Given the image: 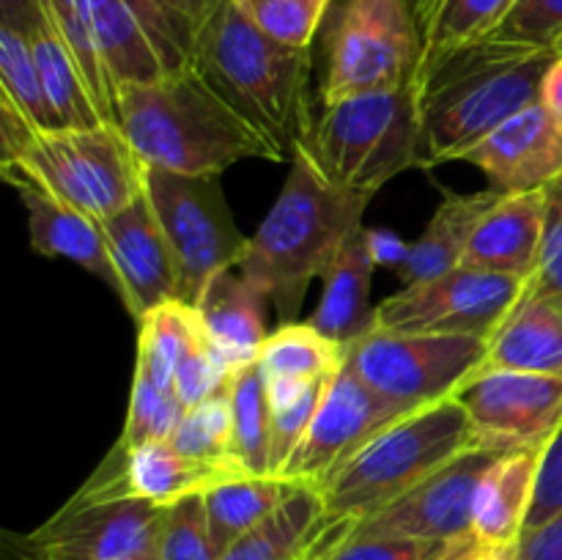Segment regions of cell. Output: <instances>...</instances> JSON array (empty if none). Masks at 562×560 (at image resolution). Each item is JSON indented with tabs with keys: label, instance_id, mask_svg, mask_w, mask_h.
<instances>
[{
	"label": "cell",
	"instance_id": "obj_42",
	"mask_svg": "<svg viewBox=\"0 0 562 560\" xmlns=\"http://www.w3.org/2000/svg\"><path fill=\"white\" fill-rule=\"evenodd\" d=\"M527 289L562 296V176L547 187V217H543V247L536 278Z\"/></svg>",
	"mask_w": 562,
	"mask_h": 560
},
{
	"label": "cell",
	"instance_id": "obj_51",
	"mask_svg": "<svg viewBox=\"0 0 562 560\" xmlns=\"http://www.w3.org/2000/svg\"><path fill=\"white\" fill-rule=\"evenodd\" d=\"M333 549H335V547H333ZM333 549H329V552H333ZM329 552H327V555H329ZM327 555H322V558H316V560H324V558H327Z\"/></svg>",
	"mask_w": 562,
	"mask_h": 560
},
{
	"label": "cell",
	"instance_id": "obj_11",
	"mask_svg": "<svg viewBox=\"0 0 562 560\" xmlns=\"http://www.w3.org/2000/svg\"><path fill=\"white\" fill-rule=\"evenodd\" d=\"M527 280L505 275L477 272L459 267L434 280L409 283L398 294L373 307L371 327L384 333H437V335H483L494 329L519 305Z\"/></svg>",
	"mask_w": 562,
	"mask_h": 560
},
{
	"label": "cell",
	"instance_id": "obj_1",
	"mask_svg": "<svg viewBox=\"0 0 562 560\" xmlns=\"http://www.w3.org/2000/svg\"><path fill=\"white\" fill-rule=\"evenodd\" d=\"M115 119L143 165L170 173L220 176L241 159H289L195 64L159 80L115 88Z\"/></svg>",
	"mask_w": 562,
	"mask_h": 560
},
{
	"label": "cell",
	"instance_id": "obj_16",
	"mask_svg": "<svg viewBox=\"0 0 562 560\" xmlns=\"http://www.w3.org/2000/svg\"><path fill=\"white\" fill-rule=\"evenodd\" d=\"M225 481H234V478H225L192 461L176 448L173 439H151L135 448H121L115 443L97 472L82 483L80 492L71 500L104 503V500L132 497L168 508L192 494H206L209 489Z\"/></svg>",
	"mask_w": 562,
	"mask_h": 560
},
{
	"label": "cell",
	"instance_id": "obj_46",
	"mask_svg": "<svg viewBox=\"0 0 562 560\" xmlns=\"http://www.w3.org/2000/svg\"><path fill=\"white\" fill-rule=\"evenodd\" d=\"M223 3L225 0H165L170 14L176 16V22H179V25L184 27L187 36H190L192 47H195L198 33H201L203 25L217 14V9Z\"/></svg>",
	"mask_w": 562,
	"mask_h": 560
},
{
	"label": "cell",
	"instance_id": "obj_13",
	"mask_svg": "<svg viewBox=\"0 0 562 560\" xmlns=\"http://www.w3.org/2000/svg\"><path fill=\"white\" fill-rule=\"evenodd\" d=\"M481 448H543L562 428V379L481 368L453 395Z\"/></svg>",
	"mask_w": 562,
	"mask_h": 560
},
{
	"label": "cell",
	"instance_id": "obj_15",
	"mask_svg": "<svg viewBox=\"0 0 562 560\" xmlns=\"http://www.w3.org/2000/svg\"><path fill=\"white\" fill-rule=\"evenodd\" d=\"M503 450L470 448L384 508L357 519L355 533L456 541L472 533L475 494L483 472Z\"/></svg>",
	"mask_w": 562,
	"mask_h": 560
},
{
	"label": "cell",
	"instance_id": "obj_50",
	"mask_svg": "<svg viewBox=\"0 0 562 560\" xmlns=\"http://www.w3.org/2000/svg\"><path fill=\"white\" fill-rule=\"evenodd\" d=\"M554 53L562 55V38H560V42H558V47H554Z\"/></svg>",
	"mask_w": 562,
	"mask_h": 560
},
{
	"label": "cell",
	"instance_id": "obj_26",
	"mask_svg": "<svg viewBox=\"0 0 562 560\" xmlns=\"http://www.w3.org/2000/svg\"><path fill=\"white\" fill-rule=\"evenodd\" d=\"M499 195L503 192L494 190V187L481 192H467V195H445V201L434 212L431 223L426 225L420 239L412 242L404 264L398 267L404 283L409 285L420 283V280H434L439 275L459 269L477 223L497 203Z\"/></svg>",
	"mask_w": 562,
	"mask_h": 560
},
{
	"label": "cell",
	"instance_id": "obj_30",
	"mask_svg": "<svg viewBox=\"0 0 562 560\" xmlns=\"http://www.w3.org/2000/svg\"><path fill=\"white\" fill-rule=\"evenodd\" d=\"M140 338H137V368L148 373L154 382L173 390V377L181 360L201 344L203 335L198 307L190 302H165L140 318Z\"/></svg>",
	"mask_w": 562,
	"mask_h": 560
},
{
	"label": "cell",
	"instance_id": "obj_31",
	"mask_svg": "<svg viewBox=\"0 0 562 560\" xmlns=\"http://www.w3.org/2000/svg\"><path fill=\"white\" fill-rule=\"evenodd\" d=\"M346 346L318 333L311 322L280 324L267 335L256 366L263 379H329L340 371Z\"/></svg>",
	"mask_w": 562,
	"mask_h": 560
},
{
	"label": "cell",
	"instance_id": "obj_47",
	"mask_svg": "<svg viewBox=\"0 0 562 560\" xmlns=\"http://www.w3.org/2000/svg\"><path fill=\"white\" fill-rule=\"evenodd\" d=\"M42 14V0H0V25L31 33Z\"/></svg>",
	"mask_w": 562,
	"mask_h": 560
},
{
	"label": "cell",
	"instance_id": "obj_41",
	"mask_svg": "<svg viewBox=\"0 0 562 560\" xmlns=\"http://www.w3.org/2000/svg\"><path fill=\"white\" fill-rule=\"evenodd\" d=\"M448 544L406 536H366L351 530L324 560H437Z\"/></svg>",
	"mask_w": 562,
	"mask_h": 560
},
{
	"label": "cell",
	"instance_id": "obj_23",
	"mask_svg": "<svg viewBox=\"0 0 562 560\" xmlns=\"http://www.w3.org/2000/svg\"><path fill=\"white\" fill-rule=\"evenodd\" d=\"M481 368H508L562 379V296L527 289L519 305L488 338Z\"/></svg>",
	"mask_w": 562,
	"mask_h": 560
},
{
	"label": "cell",
	"instance_id": "obj_29",
	"mask_svg": "<svg viewBox=\"0 0 562 560\" xmlns=\"http://www.w3.org/2000/svg\"><path fill=\"white\" fill-rule=\"evenodd\" d=\"M296 489L300 483L278 475H245L209 489L203 494V503H206L209 533H212L217 555H223L231 544L272 516Z\"/></svg>",
	"mask_w": 562,
	"mask_h": 560
},
{
	"label": "cell",
	"instance_id": "obj_20",
	"mask_svg": "<svg viewBox=\"0 0 562 560\" xmlns=\"http://www.w3.org/2000/svg\"><path fill=\"white\" fill-rule=\"evenodd\" d=\"M357 519L329 516L318 489L300 486L272 516L231 544L220 560H316L338 547Z\"/></svg>",
	"mask_w": 562,
	"mask_h": 560
},
{
	"label": "cell",
	"instance_id": "obj_28",
	"mask_svg": "<svg viewBox=\"0 0 562 560\" xmlns=\"http://www.w3.org/2000/svg\"><path fill=\"white\" fill-rule=\"evenodd\" d=\"M516 0H417L415 20L420 33V55L415 77L437 64L442 55L492 36Z\"/></svg>",
	"mask_w": 562,
	"mask_h": 560
},
{
	"label": "cell",
	"instance_id": "obj_19",
	"mask_svg": "<svg viewBox=\"0 0 562 560\" xmlns=\"http://www.w3.org/2000/svg\"><path fill=\"white\" fill-rule=\"evenodd\" d=\"M543 217L547 190L503 192L477 223L461 267L530 283L541 264Z\"/></svg>",
	"mask_w": 562,
	"mask_h": 560
},
{
	"label": "cell",
	"instance_id": "obj_44",
	"mask_svg": "<svg viewBox=\"0 0 562 560\" xmlns=\"http://www.w3.org/2000/svg\"><path fill=\"white\" fill-rule=\"evenodd\" d=\"M519 560H562V511L519 538Z\"/></svg>",
	"mask_w": 562,
	"mask_h": 560
},
{
	"label": "cell",
	"instance_id": "obj_12",
	"mask_svg": "<svg viewBox=\"0 0 562 560\" xmlns=\"http://www.w3.org/2000/svg\"><path fill=\"white\" fill-rule=\"evenodd\" d=\"M165 508L146 500H69L20 538V560H157Z\"/></svg>",
	"mask_w": 562,
	"mask_h": 560
},
{
	"label": "cell",
	"instance_id": "obj_40",
	"mask_svg": "<svg viewBox=\"0 0 562 560\" xmlns=\"http://www.w3.org/2000/svg\"><path fill=\"white\" fill-rule=\"evenodd\" d=\"M234 377L236 371H231V368L214 355L209 340L203 338L201 344L181 360L179 371H176L173 377V393L179 395V401L187 410H192V406L203 404V401L214 399V395L228 393Z\"/></svg>",
	"mask_w": 562,
	"mask_h": 560
},
{
	"label": "cell",
	"instance_id": "obj_37",
	"mask_svg": "<svg viewBox=\"0 0 562 560\" xmlns=\"http://www.w3.org/2000/svg\"><path fill=\"white\" fill-rule=\"evenodd\" d=\"M157 560H220L209 533L203 494H192L165 508Z\"/></svg>",
	"mask_w": 562,
	"mask_h": 560
},
{
	"label": "cell",
	"instance_id": "obj_34",
	"mask_svg": "<svg viewBox=\"0 0 562 560\" xmlns=\"http://www.w3.org/2000/svg\"><path fill=\"white\" fill-rule=\"evenodd\" d=\"M231 415H234V453L247 475L267 478L269 470V399L267 379L261 368L252 366L236 371L231 382Z\"/></svg>",
	"mask_w": 562,
	"mask_h": 560
},
{
	"label": "cell",
	"instance_id": "obj_6",
	"mask_svg": "<svg viewBox=\"0 0 562 560\" xmlns=\"http://www.w3.org/2000/svg\"><path fill=\"white\" fill-rule=\"evenodd\" d=\"M300 152L335 190L373 198L395 176L420 165L415 82L324 108Z\"/></svg>",
	"mask_w": 562,
	"mask_h": 560
},
{
	"label": "cell",
	"instance_id": "obj_24",
	"mask_svg": "<svg viewBox=\"0 0 562 560\" xmlns=\"http://www.w3.org/2000/svg\"><path fill=\"white\" fill-rule=\"evenodd\" d=\"M376 267L368 228L362 225L346 239L327 272L322 275V300L307 322L340 346H349L351 340L368 333L373 324L368 296H371V275Z\"/></svg>",
	"mask_w": 562,
	"mask_h": 560
},
{
	"label": "cell",
	"instance_id": "obj_10",
	"mask_svg": "<svg viewBox=\"0 0 562 560\" xmlns=\"http://www.w3.org/2000/svg\"><path fill=\"white\" fill-rule=\"evenodd\" d=\"M483 335L384 333L371 327L346 346V366L379 395L415 412L453 399L486 360Z\"/></svg>",
	"mask_w": 562,
	"mask_h": 560
},
{
	"label": "cell",
	"instance_id": "obj_14",
	"mask_svg": "<svg viewBox=\"0 0 562 560\" xmlns=\"http://www.w3.org/2000/svg\"><path fill=\"white\" fill-rule=\"evenodd\" d=\"M404 415H409V410L379 395L344 360L340 371L324 388L322 404L313 415L305 439L283 470V478L322 492L324 483L362 445L371 443L382 428Z\"/></svg>",
	"mask_w": 562,
	"mask_h": 560
},
{
	"label": "cell",
	"instance_id": "obj_18",
	"mask_svg": "<svg viewBox=\"0 0 562 560\" xmlns=\"http://www.w3.org/2000/svg\"><path fill=\"white\" fill-rule=\"evenodd\" d=\"M464 163L481 168L499 192L547 190L562 176V124L536 102L477 143Z\"/></svg>",
	"mask_w": 562,
	"mask_h": 560
},
{
	"label": "cell",
	"instance_id": "obj_45",
	"mask_svg": "<svg viewBox=\"0 0 562 560\" xmlns=\"http://www.w3.org/2000/svg\"><path fill=\"white\" fill-rule=\"evenodd\" d=\"M437 560H519V544H488L467 533L450 541Z\"/></svg>",
	"mask_w": 562,
	"mask_h": 560
},
{
	"label": "cell",
	"instance_id": "obj_48",
	"mask_svg": "<svg viewBox=\"0 0 562 560\" xmlns=\"http://www.w3.org/2000/svg\"><path fill=\"white\" fill-rule=\"evenodd\" d=\"M368 242H371V250H373V258H376V264H390V267H401L406 258V250H409V245H404V242H401L395 234H390V231L368 228Z\"/></svg>",
	"mask_w": 562,
	"mask_h": 560
},
{
	"label": "cell",
	"instance_id": "obj_22",
	"mask_svg": "<svg viewBox=\"0 0 562 560\" xmlns=\"http://www.w3.org/2000/svg\"><path fill=\"white\" fill-rule=\"evenodd\" d=\"M267 302L263 291L256 289L239 269L220 272L195 302L209 346L231 371L252 366L261 355L269 335L263 327Z\"/></svg>",
	"mask_w": 562,
	"mask_h": 560
},
{
	"label": "cell",
	"instance_id": "obj_35",
	"mask_svg": "<svg viewBox=\"0 0 562 560\" xmlns=\"http://www.w3.org/2000/svg\"><path fill=\"white\" fill-rule=\"evenodd\" d=\"M0 97L9 99L36 130H64L44 88L31 38L9 25H0Z\"/></svg>",
	"mask_w": 562,
	"mask_h": 560
},
{
	"label": "cell",
	"instance_id": "obj_9",
	"mask_svg": "<svg viewBox=\"0 0 562 560\" xmlns=\"http://www.w3.org/2000/svg\"><path fill=\"white\" fill-rule=\"evenodd\" d=\"M143 192L173 250L181 302L195 305L220 272L239 267L250 236L236 228L220 176H184L146 165Z\"/></svg>",
	"mask_w": 562,
	"mask_h": 560
},
{
	"label": "cell",
	"instance_id": "obj_17",
	"mask_svg": "<svg viewBox=\"0 0 562 560\" xmlns=\"http://www.w3.org/2000/svg\"><path fill=\"white\" fill-rule=\"evenodd\" d=\"M110 256L121 275V302L135 322L165 302L181 300L179 269L146 192L102 220Z\"/></svg>",
	"mask_w": 562,
	"mask_h": 560
},
{
	"label": "cell",
	"instance_id": "obj_33",
	"mask_svg": "<svg viewBox=\"0 0 562 560\" xmlns=\"http://www.w3.org/2000/svg\"><path fill=\"white\" fill-rule=\"evenodd\" d=\"M173 445L198 464L225 478H245L234 453V415H231V390L203 401L184 412L173 432Z\"/></svg>",
	"mask_w": 562,
	"mask_h": 560
},
{
	"label": "cell",
	"instance_id": "obj_39",
	"mask_svg": "<svg viewBox=\"0 0 562 560\" xmlns=\"http://www.w3.org/2000/svg\"><path fill=\"white\" fill-rule=\"evenodd\" d=\"M492 36L527 47L554 49L562 38V0H516Z\"/></svg>",
	"mask_w": 562,
	"mask_h": 560
},
{
	"label": "cell",
	"instance_id": "obj_38",
	"mask_svg": "<svg viewBox=\"0 0 562 560\" xmlns=\"http://www.w3.org/2000/svg\"><path fill=\"white\" fill-rule=\"evenodd\" d=\"M258 27L289 47L311 49L333 0H239Z\"/></svg>",
	"mask_w": 562,
	"mask_h": 560
},
{
	"label": "cell",
	"instance_id": "obj_8",
	"mask_svg": "<svg viewBox=\"0 0 562 560\" xmlns=\"http://www.w3.org/2000/svg\"><path fill=\"white\" fill-rule=\"evenodd\" d=\"M420 33L406 0H344L327 31L322 108L415 80Z\"/></svg>",
	"mask_w": 562,
	"mask_h": 560
},
{
	"label": "cell",
	"instance_id": "obj_21",
	"mask_svg": "<svg viewBox=\"0 0 562 560\" xmlns=\"http://www.w3.org/2000/svg\"><path fill=\"white\" fill-rule=\"evenodd\" d=\"M9 184L14 187L27 212V234H31L33 250L38 256L66 258L86 272L97 275L121 300V291H124L121 289V275L115 269L113 256H110L102 220L80 212L71 203L58 201L25 179H11Z\"/></svg>",
	"mask_w": 562,
	"mask_h": 560
},
{
	"label": "cell",
	"instance_id": "obj_27",
	"mask_svg": "<svg viewBox=\"0 0 562 560\" xmlns=\"http://www.w3.org/2000/svg\"><path fill=\"white\" fill-rule=\"evenodd\" d=\"M25 36L31 38L44 88H47L49 102H53L55 113H58L60 126L64 130H88V126L110 124L104 119L102 108H99L97 97H93L91 86H88V77L82 71L80 60L71 53L66 38L60 36L49 11L44 9V0L36 25Z\"/></svg>",
	"mask_w": 562,
	"mask_h": 560
},
{
	"label": "cell",
	"instance_id": "obj_25",
	"mask_svg": "<svg viewBox=\"0 0 562 560\" xmlns=\"http://www.w3.org/2000/svg\"><path fill=\"white\" fill-rule=\"evenodd\" d=\"M543 448L503 450L483 472L475 494L472 533L488 544H519L536 497Z\"/></svg>",
	"mask_w": 562,
	"mask_h": 560
},
{
	"label": "cell",
	"instance_id": "obj_2",
	"mask_svg": "<svg viewBox=\"0 0 562 560\" xmlns=\"http://www.w3.org/2000/svg\"><path fill=\"white\" fill-rule=\"evenodd\" d=\"M554 58V49L488 36L428 66L412 80L420 113L417 168L464 159L505 121L536 104Z\"/></svg>",
	"mask_w": 562,
	"mask_h": 560
},
{
	"label": "cell",
	"instance_id": "obj_32",
	"mask_svg": "<svg viewBox=\"0 0 562 560\" xmlns=\"http://www.w3.org/2000/svg\"><path fill=\"white\" fill-rule=\"evenodd\" d=\"M329 379H272L267 382L269 417H272V426H269V470L272 475L283 478L291 456L296 453L311 428Z\"/></svg>",
	"mask_w": 562,
	"mask_h": 560
},
{
	"label": "cell",
	"instance_id": "obj_3",
	"mask_svg": "<svg viewBox=\"0 0 562 560\" xmlns=\"http://www.w3.org/2000/svg\"><path fill=\"white\" fill-rule=\"evenodd\" d=\"M201 75L263 135L285 152L289 163L311 141V49L289 47L269 36L239 0H225L203 25L192 47Z\"/></svg>",
	"mask_w": 562,
	"mask_h": 560
},
{
	"label": "cell",
	"instance_id": "obj_4",
	"mask_svg": "<svg viewBox=\"0 0 562 560\" xmlns=\"http://www.w3.org/2000/svg\"><path fill=\"white\" fill-rule=\"evenodd\" d=\"M371 198L349 195L324 181L305 152L291 159L283 192L247 242L236 269L263 291L280 324H291L316 278L357 228Z\"/></svg>",
	"mask_w": 562,
	"mask_h": 560
},
{
	"label": "cell",
	"instance_id": "obj_36",
	"mask_svg": "<svg viewBox=\"0 0 562 560\" xmlns=\"http://www.w3.org/2000/svg\"><path fill=\"white\" fill-rule=\"evenodd\" d=\"M187 406L181 404L173 390L154 382L143 368L135 366L130 390V410H126L124 432H121V448L151 443V439H170L184 417Z\"/></svg>",
	"mask_w": 562,
	"mask_h": 560
},
{
	"label": "cell",
	"instance_id": "obj_49",
	"mask_svg": "<svg viewBox=\"0 0 562 560\" xmlns=\"http://www.w3.org/2000/svg\"><path fill=\"white\" fill-rule=\"evenodd\" d=\"M538 102H541L562 124V55H558V58L552 60V66H549L541 86V99H538Z\"/></svg>",
	"mask_w": 562,
	"mask_h": 560
},
{
	"label": "cell",
	"instance_id": "obj_7",
	"mask_svg": "<svg viewBox=\"0 0 562 560\" xmlns=\"http://www.w3.org/2000/svg\"><path fill=\"white\" fill-rule=\"evenodd\" d=\"M143 170L119 124L33 130L20 152L0 163L5 181H31L97 220L113 217L143 195Z\"/></svg>",
	"mask_w": 562,
	"mask_h": 560
},
{
	"label": "cell",
	"instance_id": "obj_5",
	"mask_svg": "<svg viewBox=\"0 0 562 560\" xmlns=\"http://www.w3.org/2000/svg\"><path fill=\"white\" fill-rule=\"evenodd\" d=\"M470 448H477L475 428L459 401L423 406L382 428L324 483V508L329 516L362 519Z\"/></svg>",
	"mask_w": 562,
	"mask_h": 560
},
{
	"label": "cell",
	"instance_id": "obj_43",
	"mask_svg": "<svg viewBox=\"0 0 562 560\" xmlns=\"http://www.w3.org/2000/svg\"><path fill=\"white\" fill-rule=\"evenodd\" d=\"M562 511V428L543 445L541 467H538L536 497H532L530 514H527V527H541L543 522L552 519Z\"/></svg>",
	"mask_w": 562,
	"mask_h": 560
}]
</instances>
